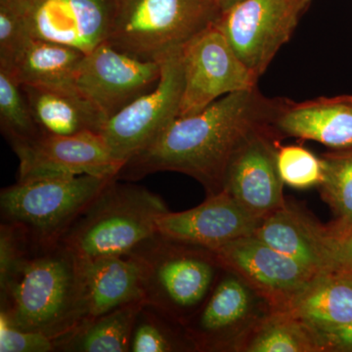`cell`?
<instances>
[{"label": "cell", "mask_w": 352, "mask_h": 352, "mask_svg": "<svg viewBox=\"0 0 352 352\" xmlns=\"http://www.w3.org/2000/svg\"><path fill=\"white\" fill-rule=\"evenodd\" d=\"M285 99L268 98L258 87L221 97L201 112L177 117L120 170L118 179L135 180L157 171L195 178L214 195L235 153L258 132L273 129Z\"/></svg>", "instance_id": "cell-1"}, {"label": "cell", "mask_w": 352, "mask_h": 352, "mask_svg": "<svg viewBox=\"0 0 352 352\" xmlns=\"http://www.w3.org/2000/svg\"><path fill=\"white\" fill-rule=\"evenodd\" d=\"M0 317L14 327L61 339L80 322L78 258L61 242L36 245L0 281Z\"/></svg>", "instance_id": "cell-2"}, {"label": "cell", "mask_w": 352, "mask_h": 352, "mask_svg": "<svg viewBox=\"0 0 352 352\" xmlns=\"http://www.w3.org/2000/svg\"><path fill=\"white\" fill-rule=\"evenodd\" d=\"M143 300L183 326L200 309L223 268L214 252L155 234L131 252Z\"/></svg>", "instance_id": "cell-3"}, {"label": "cell", "mask_w": 352, "mask_h": 352, "mask_svg": "<svg viewBox=\"0 0 352 352\" xmlns=\"http://www.w3.org/2000/svg\"><path fill=\"white\" fill-rule=\"evenodd\" d=\"M166 212L154 192L116 178L60 242L78 258L126 256L157 234V217Z\"/></svg>", "instance_id": "cell-4"}, {"label": "cell", "mask_w": 352, "mask_h": 352, "mask_svg": "<svg viewBox=\"0 0 352 352\" xmlns=\"http://www.w3.org/2000/svg\"><path fill=\"white\" fill-rule=\"evenodd\" d=\"M221 13L217 0H115L107 41L132 57L161 63Z\"/></svg>", "instance_id": "cell-5"}, {"label": "cell", "mask_w": 352, "mask_h": 352, "mask_svg": "<svg viewBox=\"0 0 352 352\" xmlns=\"http://www.w3.org/2000/svg\"><path fill=\"white\" fill-rule=\"evenodd\" d=\"M116 178L83 175L18 180L0 193L2 221L23 227L36 245L57 244Z\"/></svg>", "instance_id": "cell-6"}, {"label": "cell", "mask_w": 352, "mask_h": 352, "mask_svg": "<svg viewBox=\"0 0 352 352\" xmlns=\"http://www.w3.org/2000/svg\"><path fill=\"white\" fill-rule=\"evenodd\" d=\"M312 0H243L222 11L215 25L259 78L293 36Z\"/></svg>", "instance_id": "cell-7"}, {"label": "cell", "mask_w": 352, "mask_h": 352, "mask_svg": "<svg viewBox=\"0 0 352 352\" xmlns=\"http://www.w3.org/2000/svg\"><path fill=\"white\" fill-rule=\"evenodd\" d=\"M183 92L178 117L203 111L221 97L258 87V78L215 24L183 47Z\"/></svg>", "instance_id": "cell-8"}, {"label": "cell", "mask_w": 352, "mask_h": 352, "mask_svg": "<svg viewBox=\"0 0 352 352\" xmlns=\"http://www.w3.org/2000/svg\"><path fill=\"white\" fill-rule=\"evenodd\" d=\"M161 64L156 87L111 117L100 132L113 157L124 166L178 117L183 92L182 52Z\"/></svg>", "instance_id": "cell-9"}, {"label": "cell", "mask_w": 352, "mask_h": 352, "mask_svg": "<svg viewBox=\"0 0 352 352\" xmlns=\"http://www.w3.org/2000/svg\"><path fill=\"white\" fill-rule=\"evenodd\" d=\"M212 252L221 267L242 278L270 311L288 309L318 277L254 235L234 240Z\"/></svg>", "instance_id": "cell-10"}, {"label": "cell", "mask_w": 352, "mask_h": 352, "mask_svg": "<svg viewBox=\"0 0 352 352\" xmlns=\"http://www.w3.org/2000/svg\"><path fill=\"white\" fill-rule=\"evenodd\" d=\"M161 69L160 62L132 57L105 41L85 54L76 72L75 88L107 122L156 87Z\"/></svg>", "instance_id": "cell-11"}, {"label": "cell", "mask_w": 352, "mask_h": 352, "mask_svg": "<svg viewBox=\"0 0 352 352\" xmlns=\"http://www.w3.org/2000/svg\"><path fill=\"white\" fill-rule=\"evenodd\" d=\"M11 146L19 160L18 180L83 175L117 177L124 166L113 157L98 132L67 136L41 134Z\"/></svg>", "instance_id": "cell-12"}, {"label": "cell", "mask_w": 352, "mask_h": 352, "mask_svg": "<svg viewBox=\"0 0 352 352\" xmlns=\"http://www.w3.org/2000/svg\"><path fill=\"white\" fill-rule=\"evenodd\" d=\"M258 300L263 298L242 278L223 268L207 300L184 325L196 351H229L266 314H258Z\"/></svg>", "instance_id": "cell-13"}, {"label": "cell", "mask_w": 352, "mask_h": 352, "mask_svg": "<svg viewBox=\"0 0 352 352\" xmlns=\"http://www.w3.org/2000/svg\"><path fill=\"white\" fill-rule=\"evenodd\" d=\"M113 11L115 0H34L24 20L31 38L87 54L107 41Z\"/></svg>", "instance_id": "cell-14"}, {"label": "cell", "mask_w": 352, "mask_h": 352, "mask_svg": "<svg viewBox=\"0 0 352 352\" xmlns=\"http://www.w3.org/2000/svg\"><path fill=\"white\" fill-rule=\"evenodd\" d=\"M281 138L275 127L254 134L235 153L224 176L223 190L258 219L287 204L276 162Z\"/></svg>", "instance_id": "cell-15"}, {"label": "cell", "mask_w": 352, "mask_h": 352, "mask_svg": "<svg viewBox=\"0 0 352 352\" xmlns=\"http://www.w3.org/2000/svg\"><path fill=\"white\" fill-rule=\"evenodd\" d=\"M263 219L252 215L226 190L207 196L195 208L157 217V233L170 239L214 251L254 235Z\"/></svg>", "instance_id": "cell-16"}, {"label": "cell", "mask_w": 352, "mask_h": 352, "mask_svg": "<svg viewBox=\"0 0 352 352\" xmlns=\"http://www.w3.org/2000/svg\"><path fill=\"white\" fill-rule=\"evenodd\" d=\"M254 235L317 276L333 272L337 238L295 204L287 201L263 219Z\"/></svg>", "instance_id": "cell-17"}, {"label": "cell", "mask_w": 352, "mask_h": 352, "mask_svg": "<svg viewBox=\"0 0 352 352\" xmlns=\"http://www.w3.org/2000/svg\"><path fill=\"white\" fill-rule=\"evenodd\" d=\"M78 261L80 289L78 327L127 303L144 302L140 266L131 254L78 258Z\"/></svg>", "instance_id": "cell-18"}, {"label": "cell", "mask_w": 352, "mask_h": 352, "mask_svg": "<svg viewBox=\"0 0 352 352\" xmlns=\"http://www.w3.org/2000/svg\"><path fill=\"white\" fill-rule=\"evenodd\" d=\"M275 129L281 136L312 140L332 148L352 147V95L300 102L285 99Z\"/></svg>", "instance_id": "cell-19"}, {"label": "cell", "mask_w": 352, "mask_h": 352, "mask_svg": "<svg viewBox=\"0 0 352 352\" xmlns=\"http://www.w3.org/2000/svg\"><path fill=\"white\" fill-rule=\"evenodd\" d=\"M34 122L41 134L75 135L100 133L106 119L76 89L22 85Z\"/></svg>", "instance_id": "cell-20"}, {"label": "cell", "mask_w": 352, "mask_h": 352, "mask_svg": "<svg viewBox=\"0 0 352 352\" xmlns=\"http://www.w3.org/2000/svg\"><path fill=\"white\" fill-rule=\"evenodd\" d=\"M83 57L82 51L31 38L9 72L22 85L76 89V72Z\"/></svg>", "instance_id": "cell-21"}, {"label": "cell", "mask_w": 352, "mask_h": 352, "mask_svg": "<svg viewBox=\"0 0 352 352\" xmlns=\"http://www.w3.org/2000/svg\"><path fill=\"white\" fill-rule=\"evenodd\" d=\"M284 311L314 331L347 325L352 322V281L335 273L322 274Z\"/></svg>", "instance_id": "cell-22"}, {"label": "cell", "mask_w": 352, "mask_h": 352, "mask_svg": "<svg viewBox=\"0 0 352 352\" xmlns=\"http://www.w3.org/2000/svg\"><path fill=\"white\" fill-rule=\"evenodd\" d=\"M229 351L321 352L314 329L289 311H270L254 322Z\"/></svg>", "instance_id": "cell-23"}, {"label": "cell", "mask_w": 352, "mask_h": 352, "mask_svg": "<svg viewBox=\"0 0 352 352\" xmlns=\"http://www.w3.org/2000/svg\"><path fill=\"white\" fill-rule=\"evenodd\" d=\"M144 303H127L82 324L55 342L56 351L129 352L134 324Z\"/></svg>", "instance_id": "cell-24"}, {"label": "cell", "mask_w": 352, "mask_h": 352, "mask_svg": "<svg viewBox=\"0 0 352 352\" xmlns=\"http://www.w3.org/2000/svg\"><path fill=\"white\" fill-rule=\"evenodd\" d=\"M323 182L319 190L330 207L333 221L328 224L335 235L352 227V147L324 154Z\"/></svg>", "instance_id": "cell-25"}, {"label": "cell", "mask_w": 352, "mask_h": 352, "mask_svg": "<svg viewBox=\"0 0 352 352\" xmlns=\"http://www.w3.org/2000/svg\"><path fill=\"white\" fill-rule=\"evenodd\" d=\"M196 351L182 324L149 305H143L134 324L129 352Z\"/></svg>", "instance_id": "cell-26"}, {"label": "cell", "mask_w": 352, "mask_h": 352, "mask_svg": "<svg viewBox=\"0 0 352 352\" xmlns=\"http://www.w3.org/2000/svg\"><path fill=\"white\" fill-rule=\"evenodd\" d=\"M0 124L10 144L41 135L22 85L11 72L0 69Z\"/></svg>", "instance_id": "cell-27"}, {"label": "cell", "mask_w": 352, "mask_h": 352, "mask_svg": "<svg viewBox=\"0 0 352 352\" xmlns=\"http://www.w3.org/2000/svg\"><path fill=\"white\" fill-rule=\"evenodd\" d=\"M277 168L284 184L296 189H307L321 184L324 164L303 146L278 145Z\"/></svg>", "instance_id": "cell-28"}, {"label": "cell", "mask_w": 352, "mask_h": 352, "mask_svg": "<svg viewBox=\"0 0 352 352\" xmlns=\"http://www.w3.org/2000/svg\"><path fill=\"white\" fill-rule=\"evenodd\" d=\"M30 38L24 12L6 2H0V69H12L16 57Z\"/></svg>", "instance_id": "cell-29"}, {"label": "cell", "mask_w": 352, "mask_h": 352, "mask_svg": "<svg viewBox=\"0 0 352 352\" xmlns=\"http://www.w3.org/2000/svg\"><path fill=\"white\" fill-rule=\"evenodd\" d=\"M52 351H56V344L50 336L14 327L0 317V352Z\"/></svg>", "instance_id": "cell-30"}, {"label": "cell", "mask_w": 352, "mask_h": 352, "mask_svg": "<svg viewBox=\"0 0 352 352\" xmlns=\"http://www.w3.org/2000/svg\"><path fill=\"white\" fill-rule=\"evenodd\" d=\"M321 352H352V322L342 327L314 331Z\"/></svg>", "instance_id": "cell-31"}, {"label": "cell", "mask_w": 352, "mask_h": 352, "mask_svg": "<svg viewBox=\"0 0 352 352\" xmlns=\"http://www.w3.org/2000/svg\"><path fill=\"white\" fill-rule=\"evenodd\" d=\"M335 237L337 238V252L333 273L352 281V227Z\"/></svg>", "instance_id": "cell-32"}, {"label": "cell", "mask_w": 352, "mask_h": 352, "mask_svg": "<svg viewBox=\"0 0 352 352\" xmlns=\"http://www.w3.org/2000/svg\"><path fill=\"white\" fill-rule=\"evenodd\" d=\"M32 1L34 0H0V2H6V3L10 4L16 8H19L23 12H24L25 7L32 3Z\"/></svg>", "instance_id": "cell-33"}, {"label": "cell", "mask_w": 352, "mask_h": 352, "mask_svg": "<svg viewBox=\"0 0 352 352\" xmlns=\"http://www.w3.org/2000/svg\"><path fill=\"white\" fill-rule=\"evenodd\" d=\"M217 3L219 4L220 8L222 11H226L227 9L230 8L235 6V4L239 3L243 0H217Z\"/></svg>", "instance_id": "cell-34"}]
</instances>
